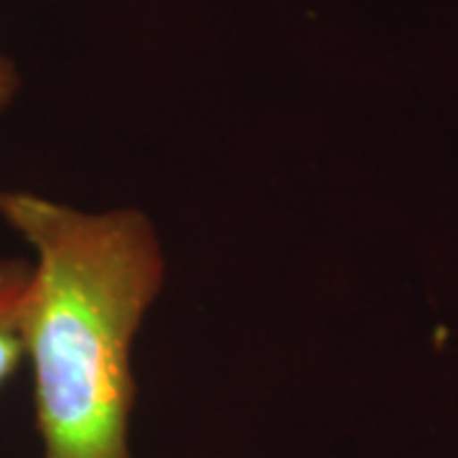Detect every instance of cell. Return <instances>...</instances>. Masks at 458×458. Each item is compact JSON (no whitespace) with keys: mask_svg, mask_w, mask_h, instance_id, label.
<instances>
[{"mask_svg":"<svg viewBox=\"0 0 458 458\" xmlns=\"http://www.w3.org/2000/svg\"><path fill=\"white\" fill-rule=\"evenodd\" d=\"M33 265L23 258L0 260V387L16 375L23 354V311L31 293Z\"/></svg>","mask_w":458,"mask_h":458,"instance_id":"cell-2","label":"cell"},{"mask_svg":"<svg viewBox=\"0 0 458 458\" xmlns=\"http://www.w3.org/2000/svg\"><path fill=\"white\" fill-rule=\"evenodd\" d=\"M18 87H21V77H18L16 64L8 56L0 54V113L13 105Z\"/></svg>","mask_w":458,"mask_h":458,"instance_id":"cell-3","label":"cell"},{"mask_svg":"<svg viewBox=\"0 0 458 458\" xmlns=\"http://www.w3.org/2000/svg\"><path fill=\"white\" fill-rule=\"evenodd\" d=\"M0 216L33 250L23 354L44 458H132V349L165 283L153 222L31 191H0Z\"/></svg>","mask_w":458,"mask_h":458,"instance_id":"cell-1","label":"cell"}]
</instances>
